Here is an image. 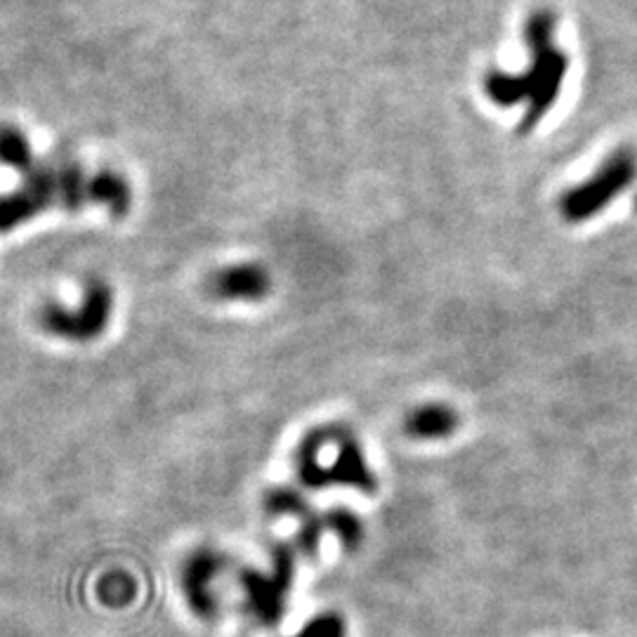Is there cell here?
Instances as JSON below:
<instances>
[{
    "label": "cell",
    "mask_w": 637,
    "mask_h": 637,
    "mask_svg": "<svg viewBox=\"0 0 637 637\" xmlns=\"http://www.w3.org/2000/svg\"><path fill=\"white\" fill-rule=\"evenodd\" d=\"M557 17L553 10L531 12L524 22L522 36L527 43L529 67L520 74L491 69L484 74V95L501 109L524 107L520 133H529L545 114L555 107L562 93L564 78L569 71V59L555 41Z\"/></svg>",
    "instance_id": "1"
},
{
    "label": "cell",
    "mask_w": 637,
    "mask_h": 637,
    "mask_svg": "<svg viewBox=\"0 0 637 637\" xmlns=\"http://www.w3.org/2000/svg\"><path fill=\"white\" fill-rule=\"evenodd\" d=\"M95 206V173L74 159L38 161L22 175V185L0 196V234L26 225L50 208Z\"/></svg>",
    "instance_id": "2"
},
{
    "label": "cell",
    "mask_w": 637,
    "mask_h": 637,
    "mask_svg": "<svg viewBox=\"0 0 637 637\" xmlns=\"http://www.w3.org/2000/svg\"><path fill=\"white\" fill-rule=\"evenodd\" d=\"M637 180V154L633 149H614L588 180L579 182L560 196V218L581 225L602 215Z\"/></svg>",
    "instance_id": "3"
},
{
    "label": "cell",
    "mask_w": 637,
    "mask_h": 637,
    "mask_svg": "<svg viewBox=\"0 0 637 637\" xmlns=\"http://www.w3.org/2000/svg\"><path fill=\"white\" fill-rule=\"evenodd\" d=\"M114 317V291L104 279H90L74 307L48 302L38 314L43 331L67 343H93L107 331Z\"/></svg>",
    "instance_id": "4"
},
{
    "label": "cell",
    "mask_w": 637,
    "mask_h": 637,
    "mask_svg": "<svg viewBox=\"0 0 637 637\" xmlns=\"http://www.w3.org/2000/svg\"><path fill=\"white\" fill-rule=\"evenodd\" d=\"M295 562H298L295 548L281 543L272 548L269 571L241 569L239 586L246 595V609L262 626H277L284 619L286 600L295 581Z\"/></svg>",
    "instance_id": "5"
},
{
    "label": "cell",
    "mask_w": 637,
    "mask_h": 637,
    "mask_svg": "<svg viewBox=\"0 0 637 637\" xmlns=\"http://www.w3.org/2000/svg\"><path fill=\"white\" fill-rule=\"evenodd\" d=\"M336 458L331 465H317V468L302 472L300 482L307 489H326V487H350L357 489L361 494H376L378 491V477L373 468L366 461V453L357 442V437H352L350 432L343 428H336Z\"/></svg>",
    "instance_id": "6"
},
{
    "label": "cell",
    "mask_w": 637,
    "mask_h": 637,
    "mask_svg": "<svg viewBox=\"0 0 637 637\" xmlns=\"http://www.w3.org/2000/svg\"><path fill=\"white\" fill-rule=\"evenodd\" d=\"M227 560L215 548H196L182 562L180 588L187 607L203 621H213L220 614V600L215 593V581L225 574Z\"/></svg>",
    "instance_id": "7"
},
{
    "label": "cell",
    "mask_w": 637,
    "mask_h": 637,
    "mask_svg": "<svg viewBox=\"0 0 637 637\" xmlns=\"http://www.w3.org/2000/svg\"><path fill=\"white\" fill-rule=\"evenodd\" d=\"M208 291L225 302H260L272 291V274L260 262H234L210 277Z\"/></svg>",
    "instance_id": "8"
},
{
    "label": "cell",
    "mask_w": 637,
    "mask_h": 637,
    "mask_svg": "<svg viewBox=\"0 0 637 637\" xmlns=\"http://www.w3.org/2000/svg\"><path fill=\"white\" fill-rule=\"evenodd\" d=\"M458 413L446 404H425L406 416V432L416 439H444L456 432Z\"/></svg>",
    "instance_id": "9"
},
{
    "label": "cell",
    "mask_w": 637,
    "mask_h": 637,
    "mask_svg": "<svg viewBox=\"0 0 637 637\" xmlns=\"http://www.w3.org/2000/svg\"><path fill=\"white\" fill-rule=\"evenodd\" d=\"M95 206L107 210L114 218H123L133 206L130 182L116 170H97L95 173Z\"/></svg>",
    "instance_id": "10"
},
{
    "label": "cell",
    "mask_w": 637,
    "mask_h": 637,
    "mask_svg": "<svg viewBox=\"0 0 637 637\" xmlns=\"http://www.w3.org/2000/svg\"><path fill=\"white\" fill-rule=\"evenodd\" d=\"M0 163L24 175L36 163L29 137L15 126H0Z\"/></svg>",
    "instance_id": "11"
},
{
    "label": "cell",
    "mask_w": 637,
    "mask_h": 637,
    "mask_svg": "<svg viewBox=\"0 0 637 637\" xmlns=\"http://www.w3.org/2000/svg\"><path fill=\"white\" fill-rule=\"evenodd\" d=\"M324 527L338 538L347 553H354V550H359V545L364 543V522H361V517L350 508L328 510L324 515Z\"/></svg>",
    "instance_id": "12"
},
{
    "label": "cell",
    "mask_w": 637,
    "mask_h": 637,
    "mask_svg": "<svg viewBox=\"0 0 637 637\" xmlns=\"http://www.w3.org/2000/svg\"><path fill=\"white\" fill-rule=\"evenodd\" d=\"M262 510L269 517L279 520V517H293V520H302V517L310 515V503L300 491L288 489V487H274L262 496Z\"/></svg>",
    "instance_id": "13"
},
{
    "label": "cell",
    "mask_w": 637,
    "mask_h": 637,
    "mask_svg": "<svg viewBox=\"0 0 637 637\" xmlns=\"http://www.w3.org/2000/svg\"><path fill=\"white\" fill-rule=\"evenodd\" d=\"M324 515H317V512H310L307 517H302L300 527H298V541H295V553L314 557L319 553L321 538H324Z\"/></svg>",
    "instance_id": "14"
},
{
    "label": "cell",
    "mask_w": 637,
    "mask_h": 637,
    "mask_svg": "<svg viewBox=\"0 0 637 637\" xmlns=\"http://www.w3.org/2000/svg\"><path fill=\"white\" fill-rule=\"evenodd\" d=\"M100 597L104 604L121 607L135 597V583L126 574H109L100 583Z\"/></svg>",
    "instance_id": "15"
},
{
    "label": "cell",
    "mask_w": 637,
    "mask_h": 637,
    "mask_svg": "<svg viewBox=\"0 0 637 637\" xmlns=\"http://www.w3.org/2000/svg\"><path fill=\"white\" fill-rule=\"evenodd\" d=\"M293 637H347V623L340 614L326 612L307 621L305 628Z\"/></svg>",
    "instance_id": "16"
},
{
    "label": "cell",
    "mask_w": 637,
    "mask_h": 637,
    "mask_svg": "<svg viewBox=\"0 0 637 637\" xmlns=\"http://www.w3.org/2000/svg\"><path fill=\"white\" fill-rule=\"evenodd\" d=\"M633 206H635V210H637V196H635V201H633Z\"/></svg>",
    "instance_id": "17"
}]
</instances>
